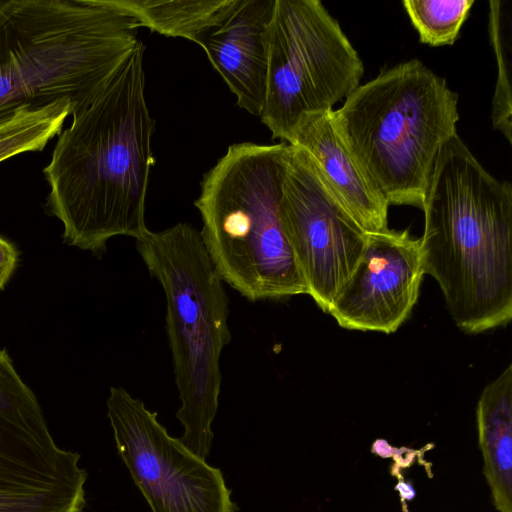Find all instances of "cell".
<instances>
[{
	"label": "cell",
	"mask_w": 512,
	"mask_h": 512,
	"mask_svg": "<svg viewBox=\"0 0 512 512\" xmlns=\"http://www.w3.org/2000/svg\"><path fill=\"white\" fill-rule=\"evenodd\" d=\"M141 40L104 89L62 130L43 173L47 208L63 225L64 241L102 253L115 236L140 238L155 160V120L145 99Z\"/></svg>",
	"instance_id": "cell-1"
},
{
	"label": "cell",
	"mask_w": 512,
	"mask_h": 512,
	"mask_svg": "<svg viewBox=\"0 0 512 512\" xmlns=\"http://www.w3.org/2000/svg\"><path fill=\"white\" fill-rule=\"evenodd\" d=\"M422 210L424 274L441 288L464 332L512 317V187L493 177L454 134L442 147Z\"/></svg>",
	"instance_id": "cell-2"
},
{
	"label": "cell",
	"mask_w": 512,
	"mask_h": 512,
	"mask_svg": "<svg viewBox=\"0 0 512 512\" xmlns=\"http://www.w3.org/2000/svg\"><path fill=\"white\" fill-rule=\"evenodd\" d=\"M139 22L108 0H0V120L68 99L72 115L139 42Z\"/></svg>",
	"instance_id": "cell-3"
},
{
	"label": "cell",
	"mask_w": 512,
	"mask_h": 512,
	"mask_svg": "<svg viewBox=\"0 0 512 512\" xmlns=\"http://www.w3.org/2000/svg\"><path fill=\"white\" fill-rule=\"evenodd\" d=\"M331 115L387 203L422 209L440 151L457 133L458 95L446 80L411 59L359 85Z\"/></svg>",
	"instance_id": "cell-4"
},
{
	"label": "cell",
	"mask_w": 512,
	"mask_h": 512,
	"mask_svg": "<svg viewBox=\"0 0 512 512\" xmlns=\"http://www.w3.org/2000/svg\"><path fill=\"white\" fill-rule=\"evenodd\" d=\"M290 145L235 143L204 175L195 206L223 282L249 301L308 294L280 219Z\"/></svg>",
	"instance_id": "cell-5"
},
{
	"label": "cell",
	"mask_w": 512,
	"mask_h": 512,
	"mask_svg": "<svg viewBox=\"0 0 512 512\" xmlns=\"http://www.w3.org/2000/svg\"><path fill=\"white\" fill-rule=\"evenodd\" d=\"M136 248L166 297V331L184 428L179 439L206 460L221 388L220 357L230 342L229 300L201 238L187 223L148 230Z\"/></svg>",
	"instance_id": "cell-6"
},
{
	"label": "cell",
	"mask_w": 512,
	"mask_h": 512,
	"mask_svg": "<svg viewBox=\"0 0 512 512\" xmlns=\"http://www.w3.org/2000/svg\"><path fill=\"white\" fill-rule=\"evenodd\" d=\"M363 62L318 0H275L261 121L289 142L309 116L333 110L360 85Z\"/></svg>",
	"instance_id": "cell-7"
},
{
	"label": "cell",
	"mask_w": 512,
	"mask_h": 512,
	"mask_svg": "<svg viewBox=\"0 0 512 512\" xmlns=\"http://www.w3.org/2000/svg\"><path fill=\"white\" fill-rule=\"evenodd\" d=\"M80 458L55 442L35 394L0 350V512H83Z\"/></svg>",
	"instance_id": "cell-8"
},
{
	"label": "cell",
	"mask_w": 512,
	"mask_h": 512,
	"mask_svg": "<svg viewBox=\"0 0 512 512\" xmlns=\"http://www.w3.org/2000/svg\"><path fill=\"white\" fill-rule=\"evenodd\" d=\"M107 416L117 452L152 512H237L220 469L209 465L122 387H111Z\"/></svg>",
	"instance_id": "cell-9"
},
{
	"label": "cell",
	"mask_w": 512,
	"mask_h": 512,
	"mask_svg": "<svg viewBox=\"0 0 512 512\" xmlns=\"http://www.w3.org/2000/svg\"><path fill=\"white\" fill-rule=\"evenodd\" d=\"M279 211L308 295L327 312L358 264L368 233L329 192L305 154L292 145Z\"/></svg>",
	"instance_id": "cell-10"
},
{
	"label": "cell",
	"mask_w": 512,
	"mask_h": 512,
	"mask_svg": "<svg viewBox=\"0 0 512 512\" xmlns=\"http://www.w3.org/2000/svg\"><path fill=\"white\" fill-rule=\"evenodd\" d=\"M423 276L420 241L408 230L368 233L358 264L326 313L345 329L393 333L414 307Z\"/></svg>",
	"instance_id": "cell-11"
},
{
	"label": "cell",
	"mask_w": 512,
	"mask_h": 512,
	"mask_svg": "<svg viewBox=\"0 0 512 512\" xmlns=\"http://www.w3.org/2000/svg\"><path fill=\"white\" fill-rule=\"evenodd\" d=\"M275 0H238L228 17L204 37L201 48L237 105L262 113L268 69L269 28Z\"/></svg>",
	"instance_id": "cell-12"
},
{
	"label": "cell",
	"mask_w": 512,
	"mask_h": 512,
	"mask_svg": "<svg viewBox=\"0 0 512 512\" xmlns=\"http://www.w3.org/2000/svg\"><path fill=\"white\" fill-rule=\"evenodd\" d=\"M331 111L307 117L288 144L305 154L329 192L367 233L385 231L389 204L340 139Z\"/></svg>",
	"instance_id": "cell-13"
},
{
	"label": "cell",
	"mask_w": 512,
	"mask_h": 512,
	"mask_svg": "<svg viewBox=\"0 0 512 512\" xmlns=\"http://www.w3.org/2000/svg\"><path fill=\"white\" fill-rule=\"evenodd\" d=\"M483 474L497 512H512V365L482 391L476 408Z\"/></svg>",
	"instance_id": "cell-14"
},
{
	"label": "cell",
	"mask_w": 512,
	"mask_h": 512,
	"mask_svg": "<svg viewBox=\"0 0 512 512\" xmlns=\"http://www.w3.org/2000/svg\"><path fill=\"white\" fill-rule=\"evenodd\" d=\"M132 15L140 27L201 46L204 37L231 13L238 0H108Z\"/></svg>",
	"instance_id": "cell-15"
},
{
	"label": "cell",
	"mask_w": 512,
	"mask_h": 512,
	"mask_svg": "<svg viewBox=\"0 0 512 512\" xmlns=\"http://www.w3.org/2000/svg\"><path fill=\"white\" fill-rule=\"evenodd\" d=\"M72 111L70 100L58 99L21 108L0 120V163L22 153L42 151L61 133Z\"/></svg>",
	"instance_id": "cell-16"
},
{
	"label": "cell",
	"mask_w": 512,
	"mask_h": 512,
	"mask_svg": "<svg viewBox=\"0 0 512 512\" xmlns=\"http://www.w3.org/2000/svg\"><path fill=\"white\" fill-rule=\"evenodd\" d=\"M402 4L420 42L439 47L455 42L474 0H405Z\"/></svg>",
	"instance_id": "cell-17"
},
{
	"label": "cell",
	"mask_w": 512,
	"mask_h": 512,
	"mask_svg": "<svg viewBox=\"0 0 512 512\" xmlns=\"http://www.w3.org/2000/svg\"><path fill=\"white\" fill-rule=\"evenodd\" d=\"M489 37L497 62V79L492 99L493 127L512 142V92L509 58L507 56L506 18L503 2L489 1Z\"/></svg>",
	"instance_id": "cell-18"
},
{
	"label": "cell",
	"mask_w": 512,
	"mask_h": 512,
	"mask_svg": "<svg viewBox=\"0 0 512 512\" xmlns=\"http://www.w3.org/2000/svg\"><path fill=\"white\" fill-rule=\"evenodd\" d=\"M18 262V252L14 245L0 236V291L11 278Z\"/></svg>",
	"instance_id": "cell-19"
}]
</instances>
